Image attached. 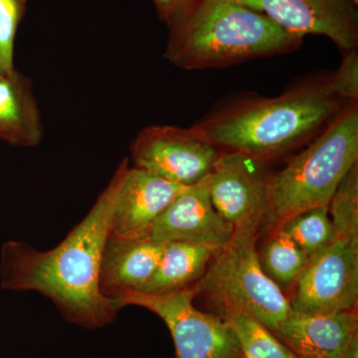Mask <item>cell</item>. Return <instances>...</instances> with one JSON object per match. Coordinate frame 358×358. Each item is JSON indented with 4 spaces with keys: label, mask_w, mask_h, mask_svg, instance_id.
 <instances>
[{
    "label": "cell",
    "mask_w": 358,
    "mask_h": 358,
    "mask_svg": "<svg viewBox=\"0 0 358 358\" xmlns=\"http://www.w3.org/2000/svg\"><path fill=\"white\" fill-rule=\"evenodd\" d=\"M129 166V159L122 160L86 217L55 248L40 252L20 241L2 245L1 288L38 292L55 303L65 320L84 329L114 322L122 308L101 291V263L115 197Z\"/></svg>",
    "instance_id": "1"
},
{
    "label": "cell",
    "mask_w": 358,
    "mask_h": 358,
    "mask_svg": "<svg viewBox=\"0 0 358 358\" xmlns=\"http://www.w3.org/2000/svg\"><path fill=\"white\" fill-rule=\"evenodd\" d=\"M350 103L327 75L305 80L275 98L234 101L196 126L220 150L266 162L313 140Z\"/></svg>",
    "instance_id": "2"
},
{
    "label": "cell",
    "mask_w": 358,
    "mask_h": 358,
    "mask_svg": "<svg viewBox=\"0 0 358 358\" xmlns=\"http://www.w3.org/2000/svg\"><path fill=\"white\" fill-rule=\"evenodd\" d=\"M166 22L164 58L185 70L229 67L289 53L303 42L238 0H186Z\"/></svg>",
    "instance_id": "3"
},
{
    "label": "cell",
    "mask_w": 358,
    "mask_h": 358,
    "mask_svg": "<svg viewBox=\"0 0 358 358\" xmlns=\"http://www.w3.org/2000/svg\"><path fill=\"white\" fill-rule=\"evenodd\" d=\"M358 162V103L352 102L307 148L270 176L263 223L277 229L287 219L329 207L336 188Z\"/></svg>",
    "instance_id": "4"
},
{
    "label": "cell",
    "mask_w": 358,
    "mask_h": 358,
    "mask_svg": "<svg viewBox=\"0 0 358 358\" xmlns=\"http://www.w3.org/2000/svg\"><path fill=\"white\" fill-rule=\"evenodd\" d=\"M258 229L234 230L227 246L214 254L199 287L225 317L246 313L275 333L292 312L291 305L261 268L256 250Z\"/></svg>",
    "instance_id": "5"
},
{
    "label": "cell",
    "mask_w": 358,
    "mask_h": 358,
    "mask_svg": "<svg viewBox=\"0 0 358 358\" xmlns=\"http://www.w3.org/2000/svg\"><path fill=\"white\" fill-rule=\"evenodd\" d=\"M196 293L190 287L166 294L131 291L115 301L121 308L138 306L159 315L173 336L176 358H239L241 348L229 322L195 308Z\"/></svg>",
    "instance_id": "6"
},
{
    "label": "cell",
    "mask_w": 358,
    "mask_h": 358,
    "mask_svg": "<svg viewBox=\"0 0 358 358\" xmlns=\"http://www.w3.org/2000/svg\"><path fill=\"white\" fill-rule=\"evenodd\" d=\"M222 152L196 124L145 127L131 145L134 166L183 186L206 178Z\"/></svg>",
    "instance_id": "7"
},
{
    "label": "cell",
    "mask_w": 358,
    "mask_h": 358,
    "mask_svg": "<svg viewBox=\"0 0 358 358\" xmlns=\"http://www.w3.org/2000/svg\"><path fill=\"white\" fill-rule=\"evenodd\" d=\"M294 286L292 312L315 315L353 310L358 296V246L336 238L308 259Z\"/></svg>",
    "instance_id": "8"
},
{
    "label": "cell",
    "mask_w": 358,
    "mask_h": 358,
    "mask_svg": "<svg viewBox=\"0 0 358 358\" xmlns=\"http://www.w3.org/2000/svg\"><path fill=\"white\" fill-rule=\"evenodd\" d=\"M263 160L223 150L208 176L212 204L234 230L259 228L268 202V178Z\"/></svg>",
    "instance_id": "9"
},
{
    "label": "cell",
    "mask_w": 358,
    "mask_h": 358,
    "mask_svg": "<svg viewBox=\"0 0 358 358\" xmlns=\"http://www.w3.org/2000/svg\"><path fill=\"white\" fill-rule=\"evenodd\" d=\"M303 38L324 35L345 52L358 46L357 6L352 0H239Z\"/></svg>",
    "instance_id": "10"
},
{
    "label": "cell",
    "mask_w": 358,
    "mask_h": 358,
    "mask_svg": "<svg viewBox=\"0 0 358 358\" xmlns=\"http://www.w3.org/2000/svg\"><path fill=\"white\" fill-rule=\"evenodd\" d=\"M208 176L188 186L160 214L150 229L152 240L201 245L215 254L227 246L234 229L212 204Z\"/></svg>",
    "instance_id": "11"
},
{
    "label": "cell",
    "mask_w": 358,
    "mask_h": 358,
    "mask_svg": "<svg viewBox=\"0 0 358 358\" xmlns=\"http://www.w3.org/2000/svg\"><path fill=\"white\" fill-rule=\"evenodd\" d=\"M187 187L129 166L115 197L110 233L127 238L148 236L160 214Z\"/></svg>",
    "instance_id": "12"
},
{
    "label": "cell",
    "mask_w": 358,
    "mask_h": 358,
    "mask_svg": "<svg viewBox=\"0 0 358 358\" xmlns=\"http://www.w3.org/2000/svg\"><path fill=\"white\" fill-rule=\"evenodd\" d=\"M275 334L298 358H358V317L353 310L315 315L291 312Z\"/></svg>",
    "instance_id": "13"
},
{
    "label": "cell",
    "mask_w": 358,
    "mask_h": 358,
    "mask_svg": "<svg viewBox=\"0 0 358 358\" xmlns=\"http://www.w3.org/2000/svg\"><path fill=\"white\" fill-rule=\"evenodd\" d=\"M164 246L150 235L127 238L110 233L101 263L102 293L115 300L126 292H140L159 265Z\"/></svg>",
    "instance_id": "14"
},
{
    "label": "cell",
    "mask_w": 358,
    "mask_h": 358,
    "mask_svg": "<svg viewBox=\"0 0 358 358\" xmlns=\"http://www.w3.org/2000/svg\"><path fill=\"white\" fill-rule=\"evenodd\" d=\"M44 134L32 80L16 69L0 71V141L13 147L35 148Z\"/></svg>",
    "instance_id": "15"
},
{
    "label": "cell",
    "mask_w": 358,
    "mask_h": 358,
    "mask_svg": "<svg viewBox=\"0 0 358 358\" xmlns=\"http://www.w3.org/2000/svg\"><path fill=\"white\" fill-rule=\"evenodd\" d=\"M214 254L211 249L201 245L166 242L159 265L140 292L166 294L187 288L204 275Z\"/></svg>",
    "instance_id": "16"
},
{
    "label": "cell",
    "mask_w": 358,
    "mask_h": 358,
    "mask_svg": "<svg viewBox=\"0 0 358 358\" xmlns=\"http://www.w3.org/2000/svg\"><path fill=\"white\" fill-rule=\"evenodd\" d=\"M258 258L264 273L280 289L294 285L308 259L293 240L279 228L275 229L273 236L261 253H258Z\"/></svg>",
    "instance_id": "17"
},
{
    "label": "cell",
    "mask_w": 358,
    "mask_h": 358,
    "mask_svg": "<svg viewBox=\"0 0 358 358\" xmlns=\"http://www.w3.org/2000/svg\"><path fill=\"white\" fill-rule=\"evenodd\" d=\"M310 258L326 249L336 239L329 207H315L300 212L279 226Z\"/></svg>",
    "instance_id": "18"
},
{
    "label": "cell",
    "mask_w": 358,
    "mask_h": 358,
    "mask_svg": "<svg viewBox=\"0 0 358 358\" xmlns=\"http://www.w3.org/2000/svg\"><path fill=\"white\" fill-rule=\"evenodd\" d=\"M229 322L244 357L249 358H298L282 345L272 331L246 313H232L224 317Z\"/></svg>",
    "instance_id": "19"
},
{
    "label": "cell",
    "mask_w": 358,
    "mask_h": 358,
    "mask_svg": "<svg viewBox=\"0 0 358 358\" xmlns=\"http://www.w3.org/2000/svg\"><path fill=\"white\" fill-rule=\"evenodd\" d=\"M336 238L358 246V164L346 173L329 204Z\"/></svg>",
    "instance_id": "20"
},
{
    "label": "cell",
    "mask_w": 358,
    "mask_h": 358,
    "mask_svg": "<svg viewBox=\"0 0 358 358\" xmlns=\"http://www.w3.org/2000/svg\"><path fill=\"white\" fill-rule=\"evenodd\" d=\"M28 0H0V71L14 67V42L27 9Z\"/></svg>",
    "instance_id": "21"
},
{
    "label": "cell",
    "mask_w": 358,
    "mask_h": 358,
    "mask_svg": "<svg viewBox=\"0 0 358 358\" xmlns=\"http://www.w3.org/2000/svg\"><path fill=\"white\" fill-rule=\"evenodd\" d=\"M334 91L348 102L358 100V53L357 50L346 52L343 62L336 72L331 74Z\"/></svg>",
    "instance_id": "22"
},
{
    "label": "cell",
    "mask_w": 358,
    "mask_h": 358,
    "mask_svg": "<svg viewBox=\"0 0 358 358\" xmlns=\"http://www.w3.org/2000/svg\"><path fill=\"white\" fill-rule=\"evenodd\" d=\"M160 20L166 21L186 0H152Z\"/></svg>",
    "instance_id": "23"
},
{
    "label": "cell",
    "mask_w": 358,
    "mask_h": 358,
    "mask_svg": "<svg viewBox=\"0 0 358 358\" xmlns=\"http://www.w3.org/2000/svg\"><path fill=\"white\" fill-rule=\"evenodd\" d=\"M352 1L353 2V3L355 4V6H357L358 4V0H352Z\"/></svg>",
    "instance_id": "24"
},
{
    "label": "cell",
    "mask_w": 358,
    "mask_h": 358,
    "mask_svg": "<svg viewBox=\"0 0 358 358\" xmlns=\"http://www.w3.org/2000/svg\"><path fill=\"white\" fill-rule=\"evenodd\" d=\"M243 358H249V357H244Z\"/></svg>",
    "instance_id": "25"
},
{
    "label": "cell",
    "mask_w": 358,
    "mask_h": 358,
    "mask_svg": "<svg viewBox=\"0 0 358 358\" xmlns=\"http://www.w3.org/2000/svg\"><path fill=\"white\" fill-rule=\"evenodd\" d=\"M238 1H239V0H238Z\"/></svg>",
    "instance_id": "26"
}]
</instances>
